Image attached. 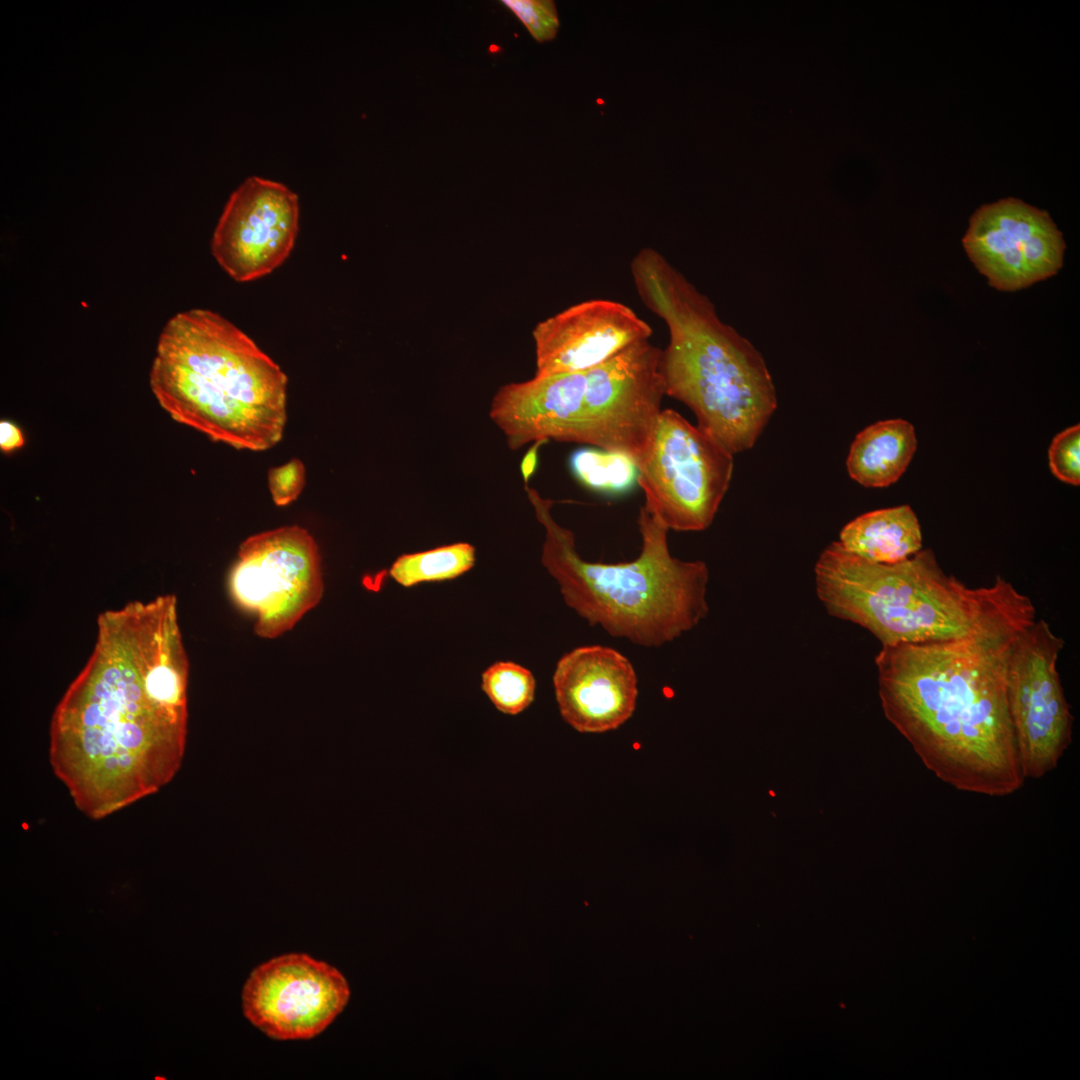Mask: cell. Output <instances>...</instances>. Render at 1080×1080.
<instances>
[{"label": "cell", "mask_w": 1080, "mask_h": 1080, "mask_svg": "<svg viewBox=\"0 0 1080 1080\" xmlns=\"http://www.w3.org/2000/svg\"><path fill=\"white\" fill-rule=\"evenodd\" d=\"M553 686L561 717L581 733L618 729L636 708L634 667L610 647L583 646L563 655L554 671Z\"/></svg>", "instance_id": "9a60e30c"}, {"label": "cell", "mask_w": 1080, "mask_h": 1080, "mask_svg": "<svg viewBox=\"0 0 1080 1080\" xmlns=\"http://www.w3.org/2000/svg\"><path fill=\"white\" fill-rule=\"evenodd\" d=\"M149 384L175 421L213 441L264 451L283 437L287 376L254 340L216 312L190 309L168 320Z\"/></svg>", "instance_id": "277c9868"}, {"label": "cell", "mask_w": 1080, "mask_h": 1080, "mask_svg": "<svg viewBox=\"0 0 1080 1080\" xmlns=\"http://www.w3.org/2000/svg\"><path fill=\"white\" fill-rule=\"evenodd\" d=\"M568 466L583 486L608 495L629 492L639 475L638 465L629 455L590 446L573 451Z\"/></svg>", "instance_id": "ac0fdd59"}, {"label": "cell", "mask_w": 1080, "mask_h": 1080, "mask_svg": "<svg viewBox=\"0 0 1080 1080\" xmlns=\"http://www.w3.org/2000/svg\"><path fill=\"white\" fill-rule=\"evenodd\" d=\"M306 482L304 464L299 459L271 468L268 472V487L274 503L286 506L294 502L301 494Z\"/></svg>", "instance_id": "603a6c76"}, {"label": "cell", "mask_w": 1080, "mask_h": 1080, "mask_svg": "<svg viewBox=\"0 0 1080 1080\" xmlns=\"http://www.w3.org/2000/svg\"><path fill=\"white\" fill-rule=\"evenodd\" d=\"M528 495L546 528L542 563L558 581L566 604L591 626L636 645L659 647L707 616L706 563L673 557L669 530L643 507L637 520L639 556L629 562H590L578 554L573 533L553 520L552 502L533 489Z\"/></svg>", "instance_id": "5b68a950"}, {"label": "cell", "mask_w": 1080, "mask_h": 1080, "mask_svg": "<svg viewBox=\"0 0 1080 1080\" xmlns=\"http://www.w3.org/2000/svg\"><path fill=\"white\" fill-rule=\"evenodd\" d=\"M482 690L500 712L517 715L533 702L536 680L527 668L499 661L482 673Z\"/></svg>", "instance_id": "ffe728a7"}, {"label": "cell", "mask_w": 1080, "mask_h": 1080, "mask_svg": "<svg viewBox=\"0 0 1080 1080\" xmlns=\"http://www.w3.org/2000/svg\"><path fill=\"white\" fill-rule=\"evenodd\" d=\"M661 353L648 339L585 372L505 384L490 417L512 450L537 440L573 442L627 454L638 465L665 396Z\"/></svg>", "instance_id": "52a82bcc"}, {"label": "cell", "mask_w": 1080, "mask_h": 1080, "mask_svg": "<svg viewBox=\"0 0 1080 1080\" xmlns=\"http://www.w3.org/2000/svg\"><path fill=\"white\" fill-rule=\"evenodd\" d=\"M1034 604L968 636L882 646L881 706L925 767L963 792L1003 797L1024 784L1007 697V668Z\"/></svg>", "instance_id": "7a4b0ae2"}, {"label": "cell", "mask_w": 1080, "mask_h": 1080, "mask_svg": "<svg viewBox=\"0 0 1080 1080\" xmlns=\"http://www.w3.org/2000/svg\"><path fill=\"white\" fill-rule=\"evenodd\" d=\"M350 997L345 977L309 955L291 953L255 968L242 992L246 1018L277 1040L310 1039L324 1031Z\"/></svg>", "instance_id": "8fae6325"}, {"label": "cell", "mask_w": 1080, "mask_h": 1080, "mask_svg": "<svg viewBox=\"0 0 1080 1080\" xmlns=\"http://www.w3.org/2000/svg\"><path fill=\"white\" fill-rule=\"evenodd\" d=\"M474 563V546L461 542L403 554L392 564L390 575L400 585L411 587L422 582L457 578L469 571Z\"/></svg>", "instance_id": "d6986e66"}, {"label": "cell", "mask_w": 1080, "mask_h": 1080, "mask_svg": "<svg viewBox=\"0 0 1080 1080\" xmlns=\"http://www.w3.org/2000/svg\"><path fill=\"white\" fill-rule=\"evenodd\" d=\"M816 594L827 613L869 631L882 646L968 636L1033 602L997 576L968 587L920 550L895 564L866 561L830 543L815 567Z\"/></svg>", "instance_id": "8992f818"}, {"label": "cell", "mask_w": 1080, "mask_h": 1080, "mask_svg": "<svg viewBox=\"0 0 1080 1080\" xmlns=\"http://www.w3.org/2000/svg\"><path fill=\"white\" fill-rule=\"evenodd\" d=\"M24 444V436L20 428L10 422H0V448L4 452H11Z\"/></svg>", "instance_id": "cb8c5ba5"}, {"label": "cell", "mask_w": 1080, "mask_h": 1080, "mask_svg": "<svg viewBox=\"0 0 1080 1080\" xmlns=\"http://www.w3.org/2000/svg\"><path fill=\"white\" fill-rule=\"evenodd\" d=\"M1051 472L1059 480L1078 486L1080 484V425H1074L1057 434L1049 448Z\"/></svg>", "instance_id": "7402d4cb"}, {"label": "cell", "mask_w": 1080, "mask_h": 1080, "mask_svg": "<svg viewBox=\"0 0 1080 1080\" xmlns=\"http://www.w3.org/2000/svg\"><path fill=\"white\" fill-rule=\"evenodd\" d=\"M962 242L976 269L1000 291L1056 275L1066 247L1046 211L1012 197L978 208Z\"/></svg>", "instance_id": "7c38bea8"}, {"label": "cell", "mask_w": 1080, "mask_h": 1080, "mask_svg": "<svg viewBox=\"0 0 1080 1080\" xmlns=\"http://www.w3.org/2000/svg\"><path fill=\"white\" fill-rule=\"evenodd\" d=\"M733 467V455L711 436L675 410H661L638 464L643 508L668 530L703 531L729 489Z\"/></svg>", "instance_id": "ba28073f"}, {"label": "cell", "mask_w": 1080, "mask_h": 1080, "mask_svg": "<svg viewBox=\"0 0 1080 1080\" xmlns=\"http://www.w3.org/2000/svg\"><path fill=\"white\" fill-rule=\"evenodd\" d=\"M189 662L171 594L97 619L93 651L52 714L55 776L87 817L157 793L180 768Z\"/></svg>", "instance_id": "6da1fadb"}, {"label": "cell", "mask_w": 1080, "mask_h": 1080, "mask_svg": "<svg viewBox=\"0 0 1080 1080\" xmlns=\"http://www.w3.org/2000/svg\"><path fill=\"white\" fill-rule=\"evenodd\" d=\"M917 448L914 427L903 419L876 422L859 432L846 461L849 476L865 487H887L906 471Z\"/></svg>", "instance_id": "e0dca14e"}, {"label": "cell", "mask_w": 1080, "mask_h": 1080, "mask_svg": "<svg viewBox=\"0 0 1080 1080\" xmlns=\"http://www.w3.org/2000/svg\"><path fill=\"white\" fill-rule=\"evenodd\" d=\"M1064 644L1044 619H1036L1010 652L1008 706L1025 779L1054 770L1072 741L1074 718L1057 669Z\"/></svg>", "instance_id": "30bf717a"}, {"label": "cell", "mask_w": 1080, "mask_h": 1080, "mask_svg": "<svg viewBox=\"0 0 1080 1080\" xmlns=\"http://www.w3.org/2000/svg\"><path fill=\"white\" fill-rule=\"evenodd\" d=\"M838 542L866 561L895 564L922 550V532L912 508L901 505L856 517L842 528Z\"/></svg>", "instance_id": "2e32d148"}, {"label": "cell", "mask_w": 1080, "mask_h": 1080, "mask_svg": "<svg viewBox=\"0 0 1080 1080\" xmlns=\"http://www.w3.org/2000/svg\"><path fill=\"white\" fill-rule=\"evenodd\" d=\"M228 585L236 604L256 616L255 632L277 637L322 597L318 546L296 525L252 535L239 547Z\"/></svg>", "instance_id": "9c48e42d"}, {"label": "cell", "mask_w": 1080, "mask_h": 1080, "mask_svg": "<svg viewBox=\"0 0 1080 1080\" xmlns=\"http://www.w3.org/2000/svg\"><path fill=\"white\" fill-rule=\"evenodd\" d=\"M536 375L585 372L625 348L648 340L652 329L630 307L592 299L572 305L533 330Z\"/></svg>", "instance_id": "5bb4252c"}, {"label": "cell", "mask_w": 1080, "mask_h": 1080, "mask_svg": "<svg viewBox=\"0 0 1080 1080\" xmlns=\"http://www.w3.org/2000/svg\"><path fill=\"white\" fill-rule=\"evenodd\" d=\"M547 442L548 441L545 440L534 441L533 445L525 453L520 466L521 474L525 483H528L531 476L537 469L539 448Z\"/></svg>", "instance_id": "d4e9b609"}, {"label": "cell", "mask_w": 1080, "mask_h": 1080, "mask_svg": "<svg viewBox=\"0 0 1080 1080\" xmlns=\"http://www.w3.org/2000/svg\"><path fill=\"white\" fill-rule=\"evenodd\" d=\"M299 199L286 185L251 176L230 195L211 252L237 282L262 278L291 254L299 230Z\"/></svg>", "instance_id": "4fadbf2b"}, {"label": "cell", "mask_w": 1080, "mask_h": 1080, "mask_svg": "<svg viewBox=\"0 0 1080 1080\" xmlns=\"http://www.w3.org/2000/svg\"><path fill=\"white\" fill-rule=\"evenodd\" d=\"M631 273L642 302L669 330L660 359L665 395L685 404L732 455L750 449L777 407L760 352L656 250L639 251Z\"/></svg>", "instance_id": "3957f363"}, {"label": "cell", "mask_w": 1080, "mask_h": 1080, "mask_svg": "<svg viewBox=\"0 0 1080 1080\" xmlns=\"http://www.w3.org/2000/svg\"><path fill=\"white\" fill-rule=\"evenodd\" d=\"M539 43L553 40L559 29L555 3L550 0H502Z\"/></svg>", "instance_id": "44dd1931"}]
</instances>
